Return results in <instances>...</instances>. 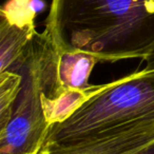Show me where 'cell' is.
Wrapping results in <instances>:
<instances>
[{
    "label": "cell",
    "mask_w": 154,
    "mask_h": 154,
    "mask_svg": "<svg viewBox=\"0 0 154 154\" xmlns=\"http://www.w3.org/2000/svg\"><path fill=\"white\" fill-rule=\"evenodd\" d=\"M45 32L56 51L145 61L154 53V0H52Z\"/></svg>",
    "instance_id": "1"
},
{
    "label": "cell",
    "mask_w": 154,
    "mask_h": 154,
    "mask_svg": "<svg viewBox=\"0 0 154 154\" xmlns=\"http://www.w3.org/2000/svg\"><path fill=\"white\" fill-rule=\"evenodd\" d=\"M134 154H154V143H150L149 146L143 148V149L137 151L136 153H134Z\"/></svg>",
    "instance_id": "7"
},
{
    "label": "cell",
    "mask_w": 154,
    "mask_h": 154,
    "mask_svg": "<svg viewBox=\"0 0 154 154\" xmlns=\"http://www.w3.org/2000/svg\"><path fill=\"white\" fill-rule=\"evenodd\" d=\"M146 62V69H152L154 70V53H152L147 59L145 60Z\"/></svg>",
    "instance_id": "8"
},
{
    "label": "cell",
    "mask_w": 154,
    "mask_h": 154,
    "mask_svg": "<svg viewBox=\"0 0 154 154\" xmlns=\"http://www.w3.org/2000/svg\"><path fill=\"white\" fill-rule=\"evenodd\" d=\"M54 49L47 33H37L20 60L9 71L23 77L22 87L8 126L0 131V151L41 154L49 133L41 95L47 84Z\"/></svg>",
    "instance_id": "3"
},
{
    "label": "cell",
    "mask_w": 154,
    "mask_h": 154,
    "mask_svg": "<svg viewBox=\"0 0 154 154\" xmlns=\"http://www.w3.org/2000/svg\"><path fill=\"white\" fill-rule=\"evenodd\" d=\"M152 143H154V125H149L82 147L45 154H134Z\"/></svg>",
    "instance_id": "5"
},
{
    "label": "cell",
    "mask_w": 154,
    "mask_h": 154,
    "mask_svg": "<svg viewBox=\"0 0 154 154\" xmlns=\"http://www.w3.org/2000/svg\"><path fill=\"white\" fill-rule=\"evenodd\" d=\"M0 154H15V153H11V152H5V151H0Z\"/></svg>",
    "instance_id": "9"
},
{
    "label": "cell",
    "mask_w": 154,
    "mask_h": 154,
    "mask_svg": "<svg viewBox=\"0 0 154 154\" xmlns=\"http://www.w3.org/2000/svg\"><path fill=\"white\" fill-rule=\"evenodd\" d=\"M154 125V70L114 80L64 122L52 126L41 154L73 149Z\"/></svg>",
    "instance_id": "2"
},
{
    "label": "cell",
    "mask_w": 154,
    "mask_h": 154,
    "mask_svg": "<svg viewBox=\"0 0 154 154\" xmlns=\"http://www.w3.org/2000/svg\"><path fill=\"white\" fill-rule=\"evenodd\" d=\"M23 77L16 71L0 73V131L10 122L22 87Z\"/></svg>",
    "instance_id": "6"
},
{
    "label": "cell",
    "mask_w": 154,
    "mask_h": 154,
    "mask_svg": "<svg viewBox=\"0 0 154 154\" xmlns=\"http://www.w3.org/2000/svg\"><path fill=\"white\" fill-rule=\"evenodd\" d=\"M40 0H8L0 10V73L12 69L36 36Z\"/></svg>",
    "instance_id": "4"
}]
</instances>
